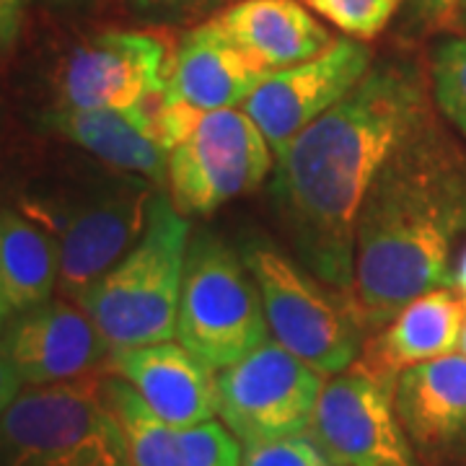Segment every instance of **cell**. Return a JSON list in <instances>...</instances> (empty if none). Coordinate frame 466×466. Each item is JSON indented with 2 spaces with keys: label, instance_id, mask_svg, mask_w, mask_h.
I'll return each mask as SVG.
<instances>
[{
  "label": "cell",
  "instance_id": "obj_24",
  "mask_svg": "<svg viewBox=\"0 0 466 466\" xmlns=\"http://www.w3.org/2000/svg\"><path fill=\"white\" fill-rule=\"evenodd\" d=\"M241 466H339L309 433L244 446Z\"/></svg>",
  "mask_w": 466,
  "mask_h": 466
},
{
  "label": "cell",
  "instance_id": "obj_1",
  "mask_svg": "<svg viewBox=\"0 0 466 466\" xmlns=\"http://www.w3.org/2000/svg\"><path fill=\"white\" fill-rule=\"evenodd\" d=\"M425 122L420 73L386 63L275 153V205L319 280L352 296L360 205L386 161Z\"/></svg>",
  "mask_w": 466,
  "mask_h": 466
},
{
  "label": "cell",
  "instance_id": "obj_3",
  "mask_svg": "<svg viewBox=\"0 0 466 466\" xmlns=\"http://www.w3.org/2000/svg\"><path fill=\"white\" fill-rule=\"evenodd\" d=\"M187 249L189 220L168 195H156L137 244L78 299L112 350L177 337Z\"/></svg>",
  "mask_w": 466,
  "mask_h": 466
},
{
  "label": "cell",
  "instance_id": "obj_31",
  "mask_svg": "<svg viewBox=\"0 0 466 466\" xmlns=\"http://www.w3.org/2000/svg\"><path fill=\"white\" fill-rule=\"evenodd\" d=\"M453 21H456V24H459V26L466 32V0L459 3V8H456V18H453Z\"/></svg>",
  "mask_w": 466,
  "mask_h": 466
},
{
  "label": "cell",
  "instance_id": "obj_15",
  "mask_svg": "<svg viewBox=\"0 0 466 466\" xmlns=\"http://www.w3.org/2000/svg\"><path fill=\"white\" fill-rule=\"evenodd\" d=\"M401 428L428 461L466 453V355H443L401 370L397 379Z\"/></svg>",
  "mask_w": 466,
  "mask_h": 466
},
{
  "label": "cell",
  "instance_id": "obj_27",
  "mask_svg": "<svg viewBox=\"0 0 466 466\" xmlns=\"http://www.w3.org/2000/svg\"><path fill=\"white\" fill-rule=\"evenodd\" d=\"M21 391H24V381H21V376H18L11 355L5 352L3 342H0V415L16 401V397Z\"/></svg>",
  "mask_w": 466,
  "mask_h": 466
},
{
  "label": "cell",
  "instance_id": "obj_14",
  "mask_svg": "<svg viewBox=\"0 0 466 466\" xmlns=\"http://www.w3.org/2000/svg\"><path fill=\"white\" fill-rule=\"evenodd\" d=\"M109 370L127 381L156 415L174 428H192L218 415L213 368L179 342L112 350Z\"/></svg>",
  "mask_w": 466,
  "mask_h": 466
},
{
  "label": "cell",
  "instance_id": "obj_2",
  "mask_svg": "<svg viewBox=\"0 0 466 466\" xmlns=\"http://www.w3.org/2000/svg\"><path fill=\"white\" fill-rule=\"evenodd\" d=\"M464 226L466 182L425 122L386 161L358 213L352 299L366 329L453 283L451 241Z\"/></svg>",
  "mask_w": 466,
  "mask_h": 466
},
{
  "label": "cell",
  "instance_id": "obj_21",
  "mask_svg": "<svg viewBox=\"0 0 466 466\" xmlns=\"http://www.w3.org/2000/svg\"><path fill=\"white\" fill-rule=\"evenodd\" d=\"M0 280L14 314L52 300L60 280L57 238L11 208H0Z\"/></svg>",
  "mask_w": 466,
  "mask_h": 466
},
{
  "label": "cell",
  "instance_id": "obj_29",
  "mask_svg": "<svg viewBox=\"0 0 466 466\" xmlns=\"http://www.w3.org/2000/svg\"><path fill=\"white\" fill-rule=\"evenodd\" d=\"M453 285H456V290H459L466 300V247L464 251L459 254V262H456V269H453Z\"/></svg>",
  "mask_w": 466,
  "mask_h": 466
},
{
  "label": "cell",
  "instance_id": "obj_33",
  "mask_svg": "<svg viewBox=\"0 0 466 466\" xmlns=\"http://www.w3.org/2000/svg\"><path fill=\"white\" fill-rule=\"evenodd\" d=\"M459 352L466 355V319H464V329H461V339H459Z\"/></svg>",
  "mask_w": 466,
  "mask_h": 466
},
{
  "label": "cell",
  "instance_id": "obj_25",
  "mask_svg": "<svg viewBox=\"0 0 466 466\" xmlns=\"http://www.w3.org/2000/svg\"><path fill=\"white\" fill-rule=\"evenodd\" d=\"M137 16L158 18V21H177L198 14L213 5V0H125Z\"/></svg>",
  "mask_w": 466,
  "mask_h": 466
},
{
  "label": "cell",
  "instance_id": "obj_13",
  "mask_svg": "<svg viewBox=\"0 0 466 466\" xmlns=\"http://www.w3.org/2000/svg\"><path fill=\"white\" fill-rule=\"evenodd\" d=\"M3 348L11 355L24 386L81 381L109 368L112 345L78 300L52 299L16 314L3 332Z\"/></svg>",
  "mask_w": 466,
  "mask_h": 466
},
{
  "label": "cell",
  "instance_id": "obj_26",
  "mask_svg": "<svg viewBox=\"0 0 466 466\" xmlns=\"http://www.w3.org/2000/svg\"><path fill=\"white\" fill-rule=\"evenodd\" d=\"M26 0H0V66L14 57L24 29Z\"/></svg>",
  "mask_w": 466,
  "mask_h": 466
},
{
  "label": "cell",
  "instance_id": "obj_18",
  "mask_svg": "<svg viewBox=\"0 0 466 466\" xmlns=\"http://www.w3.org/2000/svg\"><path fill=\"white\" fill-rule=\"evenodd\" d=\"M47 127L67 143L84 148L119 174L143 177L153 184L167 182L168 153L153 125V101L130 112H88L55 106Z\"/></svg>",
  "mask_w": 466,
  "mask_h": 466
},
{
  "label": "cell",
  "instance_id": "obj_8",
  "mask_svg": "<svg viewBox=\"0 0 466 466\" xmlns=\"http://www.w3.org/2000/svg\"><path fill=\"white\" fill-rule=\"evenodd\" d=\"M275 153L244 109L202 112L168 150L167 184L182 216H210L265 182Z\"/></svg>",
  "mask_w": 466,
  "mask_h": 466
},
{
  "label": "cell",
  "instance_id": "obj_20",
  "mask_svg": "<svg viewBox=\"0 0 466 466\" xmlns=\"http://www.w3.org/2000/svg\"><path fill=\"white\" fill-rule=\"evenodd\" d=\"M213 18L267 73L311 60L334 42L300 0H238Z\"/></svg>",
  "mask_w": 466,
  "mask_h": 466
},
{
  "label": "cell",
  "instance_id": "obj_22",
  "mask_svg": "<svg viewBox=\"0 0 466 466\" xmlns=\"http://www.w3.org/2000/svg\"><path fill=\"white\" fill-rule=\"evenodd\" d=\"M431 76L441 112L466 137V36H451L435 47Z\"/></svg>",
  "mask_w": 466,
  "mask_h": 466
},
{
  "label": "cell",
  "instance_id": "obj_10",
  "mask_svg": "<svg viewBox=\"0 0 466 466\" xmlns=\"http://www.w3.org/2000/svg\"><path fill=\"white\" fill-rule=\"evenodd\" d=\"M394 397V376L355 360L324 381L309 435L339 466H417Z\"/></svg>",
  "mask_w": 466,
  "mask_h": 466
},
{
  "label": "cell",
  "instance_id": "obj_4",
  "mask_svg": "<svg viewBox=\"0 0 466 466\" xmlns=\"http://www.w3.org/2000/svg\"><path fill=\"white\" fill-rule=\"evenodd\" d=\"M0 466H133L104 376L24 386L0 415Z\"/></svg>",
  "mask_w": 466,
  "mask_h": 466
},
{
  "label": "cell",
  "instance_id": "obj_23",
  "mask_svg": "<svg viewBox=\"0 0 466 466\" xmlns=\"http://www.w3.org/2000/svg\"><path fill=\"white\" fill-rule=\"evenodd\" d=\"M300 3L309 5L321 18H327L334 29L358 42L376 39L401 5V0H300Z\"/></svg>",
  "mask_w": 466,
  "mask_h": 466
},
{
  "label": "cell",
  "instance_id": "obj_11",
  "mask_svg": "<svg viewBox=\"0 0 466 466\" xmlns=\"http://www.w3.org/2000/svg\"><path fill=\"white\" fill-rule=\"evenodd\" d=\"M174 52L150 32H101L78 42L55 73L57 106L130 112L156 101L168 86Z\"/></svg>",
  "mask_w": 466,
  "mask_h": 466
},
{
  "label": "cell",
  "instance_id": "obj_9",
  "mask_svg": "<svg viewBox=\"0 0 466 466\" xmlns=\"http://www.w3.org/2000/svg\"><path fill=\"white\" fill-rule=\"evenodd\" d=\"M218 415L244 446L309 433L324 376L267 339L218 370Z\"/></svg>",
  "mask_w": 466,
  "mask_h": 466
},
{
  "label": "cell",
  "instance_id": "obj_30",
  "mask_svg": "<svg viewBox=\"0 0 466 466\" xmlns=\"http://www.w3.org/2000/svg\"><path fill=\"white\" fill-rule=\"evenodd\" d=\"M11 317H14V309L8 306V299L3 293V280H0V332L5 329V324L11 321Z\"/></svg>",
  "mask_w": 466,
  "mask_h": 466
},
{
  "label": "cell",
  "instance_id": "obj_12",
  "mask_svg": "<svg viewBox=\"0 0 466 466\" xmlns=\"http://www.w3.org/2000/svg\"><path fill=\"white\" fill-rule=\"evenodd\" d=\"M370 63L373 55L366 42L339 36L317 57L269 73L241 109L278 153L345 99L366 78Z\"/></svg>",
  "mask_w": 466,
  "mask_h": 466
},
{
  "label": "cell",
  "instance_id": "obj_5",
  "mask_svg": "<svg viewBox=\"0 0 466 466\" xmlns=\"http://www.w3.org/2000/svg\"><path fill=\"white\" fill-rule=\"evenodd\" d=\"M244 262L259 288L267 327L278 345L321 376L348 370L363 352V319L352 296L324 280L269 244H251Z\"/></svg>",
  "mask_w": 466,
  "mask_h": 466
},
{
  "label": "cell",
  "instance_id": "obj_6",
  "mask_svg": "<svg viewBox=\"0 0 466 466\" xmlns=\"http://www.w3.org/2000/svg\"><path fill=\"white\" fill-rule=\"evenodd\" d=\"M265 306L247 262L218 236L189 241L177 342L213 370L238 363L267 342Z\"/></svg>",
  "mask_w": 466,
  "mask_h": 466
},
{
  "label": "cell",
  "instance_id": "obj_16",
  "mask_svg": "<svg viewBox=\"0 0 466 466\" xmlns=\"http://www.w3.org/2000/svg\"><path fill=\"white\" fill-rule=\"evenodd\" d=\"M269 76L218 26L216 18L195 26L174 52L167 101L198 112L236 109Z\"/></svg>",
  "mask_w": 466,
  "mask_h": 466
},
{
  "label": "cell",
  "instance_id": "obj_19",
  "mask_svg": "<svg viewBox=\"0 0 466 466\" xmlns=\"http://www.w3.org/2000/svg\"><path fill=\"white\" fill-rule=\"evenodd\" d=\"M464 319V296L451 288H435L410 300L381 332L370 337L358 360L376 373L400 379L407 368L456 352Z\"/></svg>",
  "mask_w": 466,
  "mask_h": 466
},
{
  "label": "cell",
  "instance_id": "obj_28",
  "mask_svg": "<svg viewBox=\"0 0 466 466\" xmlns=\"http://www.w3.org/2000/svg\"><path fill=\"white\" fill-rule=\"evenodd\" d=\"M415 11L428 21H438V24H449L456 18V8L461 0H412Z\"/></svg>",
  "mask_w": 466,
  "mask_h": 466
},
{
  "label": "cell",
  "instance_id": "obj_32",
  "mask_svg": "<svg viewBox=\"0 0 466 466\" xmlns=\"http://www.w3.org/2000/svg\"><path fill=\"white\" fill-rule=\"evenodd\" d=\"M50 5H81V3H88V0H45Z\"/></svg>",
  "mask_w": 466,
  "mask_h": 466
},
{
  "label": "cell",
  "instance_id": "obj_17",
  "mask_svg": "<svg viewBox=\"0 0 466 466\" xmlns=\"http://www.w3.org/2000/svg\"><path fill=\"white\" fill-rule=\"evenodd\" d=\"M106 400L127 438L133 466H241L238 438L216 420L174 428L119 376L104 379Z\"/></svg>",
  "mask_w": 466,
  "mask_h": 466
},
{
  "label": "cell",
  "instance_id": "obj_7",
  "mask_svg": "<svg viewBox=\"0 0 466 466\" xmlns=\"http://www.w3.org/2000/svg\"><path fill=\"white\" fill-rule=\"evenodd\" d=\"M158 192L143 177L125 174L86 189L76 200L39 208V223L50 226L60 249L63 299L78 300L104 272L133 249L148 226Z\"/></svg>",
  "mask_w": 466,
  "mask_h": 466
}]
</instances>
